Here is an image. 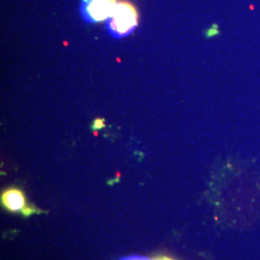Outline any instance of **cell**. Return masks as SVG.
<instances>
[{"label": "cell", "instance_id": "obj_1", "mask_svg": "<svg viewBox=\"0 0 260 260\" xmlns=\"http://www.w3.org/2000/svg\"><path fill=\"white\" fill-rule=\"evenodd\" d=\"M138 12L128 1H117L111 15L106 19V26L113 37L123 38L131 34L138 25Z\"/></svg>", "mask_w": 260, "mask_h": 260}, {"label": "cell", "instance_id": "obj_2", "mask_svg": "<svg viewBox=\"0 0 260 260\" xmlns=\"http://www.w3.org/2000/svg\"><path fill=\"white\" fill-rule=\"evenodd\" d=\"M117 0H81V15L88 22H101L110 17Z\"/></svg>", "mask_w": 260, "mask_h": 260}, {"label": "cell", "instance_id": "obj_3", "mask_svg": "<svg viewBox=\"0 0 260 260\" xmlns=\"http://www.w3.org/2000/svg\"><path fill=\"white\" fill-rule=\"evenodd\" d=\"M1 203L10 212L22 211L26 206L25 196L17 188H10L5 190L1 195Z\"/></svg>", "mask_w": 260, "mask_h": 260}, {"label": "cell", "instance_id": "obj_4", "mask_svg": "<svg viewBox=\"0 0 260 260\" xmlns=\"http://www.w3.org/2000/svg\"><path fill=\"white\" fill-rule=\"evenodd\" d=\"M127 260H149L147 259V258H139V257H133V258H129V259ZM151 260H175L174 258H172V257H170V256H167V255H159V256H156V257H154L153 259Z\"/></svg>", "mask_w": 260, "mask_h": 260}, {"label": "cell", "instance_id": "obj_5", "mask_svg": "<svg viewBox=\"0 0 260 260\" xmlns=\"http://www.w3.org/2000/svg\"><path fill=\"white\" fill-rule=\"evenodd\" d=\"M103 126V120H101V119H98V120H95L94 121V123H93V128H102Z\"/></svg>", "mask_w": 260, "mask_h": 260}]
</instances>
